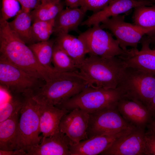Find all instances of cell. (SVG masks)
Listing matches in <instances>:
<instances>
[{"mask_svg":"<svg viewBox=\"0 0 155 155\" xmlns=\"http://www.w3.org/2000/svg\"><path fill=\"white\" fill-rule=\"evenodd\" d=\"M141 50L132 48L125 56H119L123 60L125 67H130L149 74L155 75V54L150 50V44L142 39Z\"/></svg>","mask_w":155,"mask_h":155,"instance_id":"cell-17","label":"cell"},{"mask_svg":"<svg viewBox=\"0 0 155 155\" xmlns=\"http://www.w3.org/2000/svg\"><path fill=\"white\" fill-rule=\"evenodd\" d=\"M78 67L79 72L88 80L89 86L115 88L126 67L119 56L103 58L89 54Z\"/></svg>","mask_w":155,"mask_h":155,"instance_id":"cell-3","label":"cell"},{"mask_svg":"<svg viewBox=\"0 0 155 155\" xmlns=\"http://www.w3.org/2000/svg\"><path fill=\"white\" fill-rule=\"evenodd\" d=\"M55 19L48 21L33 22L31 28L32 38L34 43L49 40L53 32Z\"/></svg>","mask_w":155,"mask_h":155,"instance_id":"cell-27","label":"cell"},{"mask_svg":"<svg viewBox=\"0 0 155 155\" xmlns=\"http://www.w3.org/2000/svg\"><path fill=\"white\" fill-rule=\"evenodd\" d=\"M24 100V96L23 93L12 94L11 98L1 106L0 122L7 119L20 111Z\"/></svg>","mask_w":155,"mask_h":155,"instance_id":"cell-28","label":"cell"},{"mask_svg":"<svg viewBox=\"0 0 155 155\" xmlns=\"http://www.w3.org/2000/svg\"><path fill=\"white\" fill-rule=\"evenodd\" d=\"M86 12L80 7L63 9L55 19L53 33L57 36L77 31Z\"/></svg>","mask_w":155,"mask_h":155,"instance_id":"cell-19","label":"cell"},{"mask_svg":"<svg viewBox=\"0 0 155 155\" xmlns=\"http://www.w3.org/2000/svg\"><path fill=\"white\" fill-rule=\"evenodd\" d=\"M117 88L121 90L123 98L147 106L155 94V75L126 67Z\"/></svg>","mask_w":155,"mask_h":155,"instance_id":"cell-5","label":"cell"},{"mask_svg":"<svg viewBox=\"0 0 155 155\" xmlns=\"http://www.w3.org/2000/svg\"><path fill=\"white\" fill-rule=\"evenodd\" d=\"M132 18L133 24L142 28L155 29V4L135 7Z\"/></svg>","mask_w":155,"mask_h":155,"instance_id":"cell-26","label":"cell"},{"mask_svg":"<svg viewBox=\"0 0 155 155\" xmlns=\"http://www.w3.org/2000/svg\"><path fill=\"white\" fill-rule=\"evenodd\" d=\"M150 50L152 52L154 53L155 54V49H151L150 48Z\"/></svg>","mask_w":155,"mask_h":155,"instance_id":"cell-39","label":"cell"},{"mask_svg":"<svg viewBox=\"0 0 155 155\" xmlns=\"http://www.w3.org/2000/svg\"><path fill=\"white\" fill-rule=\"evenodd\" d=\"M111 0H81L80 7L86 11H91L95 13L103 9Z\"/></svg>","mask_w":155,"mask_h":155,"instance_id":"cell-30","label":"cell"},{"mask_svg":"<svg viewBox=\"0 0 155 155\" xmlns=\"http://www.w3.org/2000/svg\"><path fill=\"white\" fill-rule=\"evenodd\" d=\"M13 32L7 20L0 21V58L4 59L29 75L47 82L57 72L51 71L41 65L32 50Z\"/></svg>","mask_w":155,"mask_h":155,"instance_id":"cell-1","label":"cell"},{"mask_svg":"<svg viewBox=\"0 0 155 155\" xmlns=\"http://www.w3.org/2000/svg\"><path fill=\"white\" fill-rule=\"evenodd\" d=\"M20 4L18 0H2L1 18L7 20L16 16L21 9Z\"/></svg>","mask_w":155,"mask_h":155,"instance_id":"cell-29","label":"cell"},{"mask_svg":"<svg viewBox=\"0 0 155 155\" xmlns=\"http://www.w3.org/2000/svg\"><path fill=\"white\" fill-rule=\"evenodd\" d=\"M144 1L150 2L154 5L155 4V0H143Z\"/></svg>","mask_w":155,"mask_h":155,"instance_id":"cell-38","label":"cell"},{"mask_svg":"<svg viewBox=\"0 0 155 155\" xmlns=\"http://www.w3.org/2000/svg\"><path fill=\"white\" fill-rule=\"evenodd\" d=\"M135 128L126 129L111 135L94 136L70 145L71 155H96L109 147L121 137L127 134Z\"/></svg>","mask_w":155,"mask_h":155,"instance_id":"cell-13","label":"cell"},{"mask_svg":"<svg viewBox=\"0 0 155 155\" xmlns=\"http://www.w3.org/2000/svg\"><path fill=\"white\" fill-rule=\"evenodd\" d=\"M125 18V15L121 14L112 17L102 21L100 26L111 31L123 50H127L128 46L137 49L143 36L155 29L144 28L127 22Z\"/></svg>","mask_w":155,"mask_h":155,"instance_id":"cell-10","label":"cell"},{"mask_svg":"<svg viewBox=\"0 0 155 155\" xmlns=\"http://www.w3.org/2000/svg\"><path fill=\"white\" fill-rule=\"evenodd\" d=\"M153 4L143 0H111L108 4L102 10L93 13L81 26L90 27L100 24L103 21L112 17L126 13L133 8L141 6H152Z\"/></svg>","mask_w":155,"mask_h":155,"instance_id":"cell-15","label":"cell"},{"mask_svg":"<svg viewBox=\"0 0 155 155\" xmlns=\"http://www.w3.org/2000/svg\"><path fill=\"white\" fill-rule=\"evenodd\" d=\"M55 43L74 60L78 68L85 59L86 54H88L84 42L68 33L57 36Z\"/></svg>","mask_w":155,"mask_h":155,"instance_id":"cell-20","label":"cell"},{"mask_svg":"<svg viewBox=\"0 0 155 155\" xmlns=\"http://www.w3.org/2000/svg\"><path fill=\"white\" fill-rule=\"evenodd\" d=\"M45 83L7 61L0 58V85L12 94L30 92H33Z\"/></svg>","mask_w":155,"mask_h":155,"instance_id":"cell-8","label":"cell"},{"mask_svg":"<svg viewBox=\"0 0 155 155\" xmlns=\"http://www.w3.org/2000/svg\"><path fill=\"white\" fill-rule=\"evenodd\" d=\"M89 114L76 108L62 117L59 125L60 130L71 140L73 144L87 139Z\"/></svg>","mask_w":155,"mask_h":155,"instance_id":"cell-12","label":"cell"},{"mask_svg":"<svg viewBox=\"0 0 155 155\" xmlns=\"http://www.w3.org/2000/svg\"><path fill=\"white\" fill-rule=\"evenodd\" d=\"M135 127L124 119L116 106L89 114L87 133L88 138L113 134Z\"/></svg>","mask_w":155,"mask_h":155,"instance_id":"cell-9","label":"cell"},{"mask_svg":"<svg viewBox=\"0 0 155 155\" xmlns=\"http://www.w3.org/2000/svg\"><path fill=\"white\" fill-rule=\"evenodd\" d=\"M148 36L150 44L152 43L155 46V35L149 34Z\"/></svg>","mask_w":155,"mask_h":155,"instance_id":"cell-37","label":"cell"},{"mask_svg":"<svg viewBox=\"0 0 155 155\" xmlns=\"http://www.w3.org/2000/svg\"><path fill=\"white\" fill-rule=\"evenodd\" d=\"M78 38L84 42L89 54L107 58L125 56L130 51L121 48L117 40L111 34L101 28L100 24L94 25L80 33Z\"/></svg>","mask_w":155,"mask_h":155,"instance_id":"cell-7","label":"cell"},{"mask_svg":"<svg viewBox=\"0 0 155 155\" xmlns=\"http://www.w3.org/2000/svg\"><path fill=\"white\" fill-rule=\"evenodd\" d=\"M73 144L60 130L53 135L43 137L40 143L26 151L27 155H71L69 147Z\"/></svg>","mask_w":155,"mask_h":155,"instance_id":"cell-14","label":"cell"},{"mask_svg":"<svg viewBox=\"0 0 155 155\" xmlns=\"http://www.w3.org/2000/svg\"><path fill=\"white\" fill-rule=\"evenodd\" d=\"M20 111L0 122V150L10 151L17 149Z\"/></svg>","mask_w":155,"mask_h":155,"instance_id":"cell-21","label":"cell"},{"mask_svg":"<svg viewBox=\"0 0 155 155\" xmlns=\"http://www.w3.org/2000/svg\"><path fill=\"white\" fill-rule=\"evenodd\" d=\"M146 127L148 130L146 131V133H155V117L154 119L147 125Z\"/></svg>","mask_w":155,"mask_h":155,"instance_id":"cell-36","label":"cell"},{"mask_svg":"<svg viewBox=\"0 0 155 155\" xmlns=\"http://www.w3.org/2000/svg\"><path fill=\"white\" fill-rule=\"evenodd\" d=\"M122 98V93L117 88H107L88 86L78 94L55 106L69 111L78 108L90 114L116 107Z\"/></svg>","mask_w":155,"mask_h":155,"instance_id":"cell-4","label":"cell"},{"mask_svg":"<svg viewBox=\"0 0 155 155\" xmlns=\"http://www.w3.org/2000/svg\"><path fill=\"white\" fill-rule=\"evenodd\" d=\"M153 117H155V94L149 103L146 106Z\"/></svg>","mask_w":155,"mask_h":155,"instance_id":"cell-35","label":"cell"},{"mask_svg":"<svg viewBox=\"0 0 155 155\" xmlns=\"http://www.w3.org/2000/svg\"><path fill=\"white\" fill-rule=\"evenodd\" d=\"M69 112L54 106L39 104V128L42 137L50 136L59 131L61 118Z\"/></svg>","mask_w":155,"mask_h":155,"instance_id":"cell-18","label":"cell"},{"mask_svg":"<svg viewBox=\"0 0 155 155\" xmlns=\"http://www.w3.org/2000/svg\"><path fill=\"white\" fill-rule=\"evenodd\" d=\"M55 43V40H48L34 43L28 46L39 63L44 67L53 71H56L51 65Z\"/></svg>","mask_w":155,"mask_h":155,"instance_id":"cell-24","label":"cell"},{"mask_svg":"<svg viewBox=\"0 0 155 155\" xmlns=\"http://www.w3.org/2000/svg\"><path fill=\"white\" fill-rule=\"evenodd\" d=\"M88 86V80L79 71L62 72L34 92L32 97L39 104L55 106L78 94Z\"/></svg>","mask_w":155,"mask_h":155,"instance_id":"cell-2","label":"cell"},{"mask_svg":"<svg viewBox=\"0 0 155 155\" xmlns=\"http://www.w3.org/2000/svg\"><path fill=\"white\" fill-rule=\"evenodd\" d=\"M18 1L21 5V9L28 12H31L41 3L40 0H18Z\"/></svg>","mask_w":155,"mask_h":155,"instance_id":"cell-32","label":"cell"},{"mask_svg":"<svg viewBox=\"0 0 155 155\" xmlns=\"http://www.w3.org/2000/svg\"><path fill=\"white\" fill-rule=\"evenodd\" d=\"M33 92L23 93L24 100L20 113L16 149L25 151L40 142V136L39 103L32 97Z\"/></svg>","mask_w":155,"mask_h":155,"instance_id":"cell-6","label":"cell"},{"mask_svg":"<svg viewBox=\"0 0 155 155\" xmlns=\"http://www.w3.org/2000/svg\"><path fill=\"white\" fill-rule=\"evenodd\" d=\"M0 155H27V152L22 149H16L10 151L0 150Z\"/></svg>","mask_w":155,"mask_h":155,"instance_id":"cell-33","label":"cell"},{"mask_svg":"<svg viewBox=\"0 0 155 155\" xmlns=\"http://www.w3.org/2000/svg\"><path fill=\"white\" fill-rule=\"evenodd\" d=\"M145 138L148 155H155V133L145 132Z\"/></svg>","mask_w":155,"mask_h":155,"instance_id":"cell-31","label":"cell"},{"mask_svg":"<svg viewBox=\"0 0 155 155\" xmlns=\"http://www.w3.org/2000/svg\"><path fill=\"white\" fill-rule=\"evenodd\" d=\"M117 107L124 119L136 127L145 129L153 120L146 106L140 102L122 98Z\"/></svg>","mask_w":155,"mask_h":155,"instance_id":"cell-16","label":"cell"},{"mask_svg":"<svg viewBox=\"0 0 155 155\" xmlns=\"http://www.w3.org/2000/svg\"><path fill=\"white\" fill-rule=\"evenodd\" d=\"M65 3L68 7L73 8L80 6L81 0H65Z\"/></svg>","mask_w":155,"mask_h":155,"instance_id":"cell-34","label":"cell"},{"mask_svg":"<svg viewBox=\"0 0 155 155\" xmlns=\"http://www.w3.org/2000/svg\"><path fill=\"white\" fill-rule=\"evenodd\" d=\"M41 1L43 0H40Z\"/></svg>","mask_w":155,"mask_h":155,"instance_id":"cell-40","label":"cell"},{"mask_svg":"<svg viewBox=\"0 0 155 155\" xmlns=\"http://www.w3.org/2000/svg\"><path fill=\"white\" fill-rule=\"evenodd\" d=\"M62 0H43L31 12L32 21H48L55 19L63 9Z\"/></svg>","mask_w":155,"mask_h":155,"instance_id":"cell-23","label":"cell"},{"mask_svg":"<svg viewBox=\"0 0 155 155\" xmlns=\"http://www.w3.org/2000/svg\"><path fill=\"white\" fill-rule=\"evenodd\" d=\"M52 63L55 71L58 72L79 71L74 60L55 43L53 48Z\"/></svg>","mask_w":155,"mask_h":155,"instance_id":"cell-25","label":"cell"},{"mask_svg":"<svg viewBox=\"0 0 155 155\" xmlns=\"http://www.w3.org/2000/svg\"><path fill=\"white\" fill-rule=\"evenodd\" d=\"M30 12L21 9L14 19L8 22L11 29L26 44H29L34 43L31 34L32 20Z\"/></svg>","mask_w":155,"mask_h":155,"instance_id":"cell-22","label":"cell"},{"mask_svg":"<svg viewBox=\"0 0 155 155\" xmlns=\"http://www.w3.org/2000/svg\"><path fill=\"white\" fill-rule=\"evenodd\" d=\"M145 129L135 128L115 141L101 155H148L145 144Z\"/></svg>","mask_w":155,"mask_h":155,"instance_id":"cell-11","label":"cell"}]
</instances>
